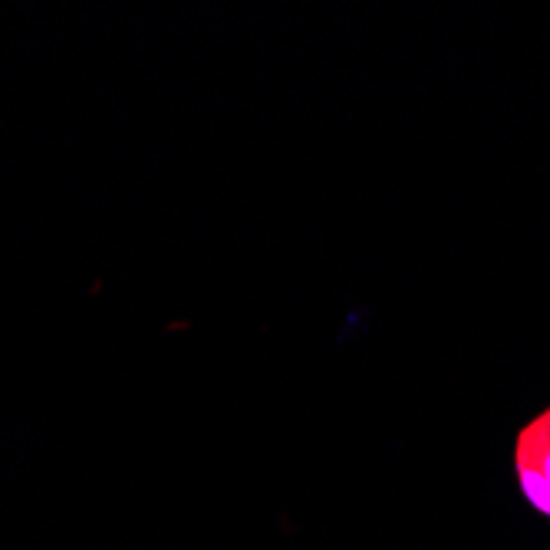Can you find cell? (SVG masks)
Segmentation results:
<instances>
[{
  "label": "cell",
  "mask_w": 550,
  "mask_h": 550,
  "mask_svg": "<svg viewBox=\"0 0 550 550\" xmlns=\"http://www.w3.org/2000/svg\"><path fill=\"white\" fill-rule=\"evenodd\" d=\"M515 471L524 501L537 515L550 517V409H544L517 432Z\"/></svg>",
  "instance_id": "1"
}]
</instances>
